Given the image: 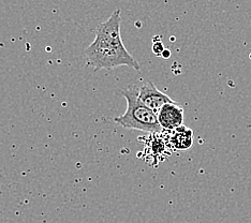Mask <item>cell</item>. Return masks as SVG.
I'll return each instance as SVG.
<instances>
[{
	"mask_svg": "<svg viewBox=\"0 0 251 223\" xmlns=\"http://www.w3.org/2000/svg\"><path fill=\"white\" fill-rule=\"evenodd\" d=\"M139 90L135 85L127 86L121 90L127 101V110L122 116L115 118V123L125 129L140 130L151 134L162 133L158 115L140 100Z\"/></svg>",
	"mask_w": 251,
	"mask_h": 223,
	"instance_id": "7a4b0ae2",
	"label": "cell"
},
{
	"mask_svg": "<svg viewBox=\"0 0 251 223\" xmlns=\"http://www.w3.org/2000/svg\"><path fill=\"white\" fill-rule=\"evenodd\" d=\"M157 115L163 131H172L184 125L185 113L177 102L165 104Z\"/></svg>",
	"mask_w": 251,
	"mask_h": 223,
	"instance_id": "277c9868",
	"label": "cell"
},
{
	"mask_svg": "<svg viewBox=\"0 0 251 223\" xmlns=\"http://www.w3.org/2000/svg\"><path fill=\"white\" fill-rule=\"evenodd\" d=\"M165 132L168 134V144L174 150H188L192 147L193 131L190 128L186 127V125H181V127L177 129L165 131Z\"/></svg>",
	"mask_w": 251,
	"mask_h": 223,
	"instance_id": "5b68a950",
	"label": "cell"
},
{
	"mask_svg": "<svg viewBox=\"0 0 251 223\" xmlns=\"http://www.w3.org/2000/svg\"><path fill=\"white\" fill-rule=\"evenodd\" d=\"M162 56L164 57V58H169V57L171 56V54H170V50H164V51L162 53Z\"/></svg>",
	"mask_w": 251,
	"mask_h": 223,
	"instance_id": "52a82bcc",
	"label": "cell"
},
{
	"mask_svg": "<svg viewBox=\"0 0 251 223\" xmlns=\"http://www.w3.org/2000/svg\"><path fill=\"white\" fill-rule=\"evenodd\" d=\"M152 51L157 56H162V53L164 51V48L161 42H155L152 44Z\"/></svg>",
	"mask_w": 251,
	"mask_h": 223,
	"instance_id": "8992f818",
	"label": "cell"
},
{
	"mask_svg": "<svg viewBox=\"0 0 251 223\" xmlns=\"http://www.w3.org/2000/svg\"><path fill=\"white\" fill-rule=\"evenodd\" d=\"M139 98L148 108H151L156 114L160 112V110L165 104L175 102L168 95H165L162 91L159 90L155 84H152L151 82H147L140 88Z\"/></svg>",
	"mask_w": 251,
	"mask_h": 223,
	"instance_id": "3957f363",
	"label": "cell"
},
{
	"mask_svg": "<svg viewBox=\"0 0 251 223\" xmlns=\"http://www.w3.org/2000/svg\"><path fill=\"white\" fill-rule=\"evenodd\" d=\"M121 14L122 10L116 9L105 22L97 27L95 40L84 50L88 67L96 70H113L117 67L128 66L140 70L139 62L125 48L122 40Z\"/></svg>",
	"mask_w": 251,
	"mask_h": 223,
	"instance_id": "6da1fadb",
	"label": "cell"
}]
</instances>
